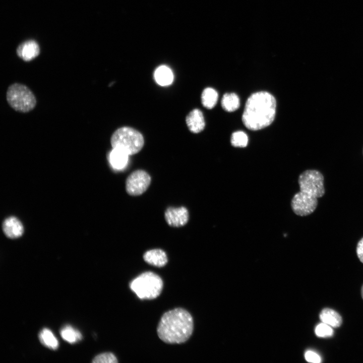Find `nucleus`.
I'll return each instance as SVG.
<instances>
[{"instance_id":"obj_14","label":"nucleus","mask_w":363,"mask_h":363,"mask_svg":"<svg viewBox=\"0 0 363 363\" xmlns=\"http://www.w3.org/2000/svg\"><path fill=\"white\" fill-rule=\"evenodd\" d=\"M129 155L119 148H112L109 153V161L112 167L116 169H122L127 165Z\"/></svg>"},{"instance_id":"obj_21","label":"nucleus","mask_w":363,"mask_h":363,"mask_svg":"<svg viewBox=\"0 0 363 363\" xmlns=\"http://www.w3.org/2000/svg\"><path fill=\"white\" fill-rule=\"evenodd\" d=\"M230 142L231 145L235 147H245L248 143V137L243 131H236L232 134Z\"/></svg>"},{"instance_id":"obj_20","label":"nucleus","mask_w":363,"mask_h":363,"mask_svg":"<svg viewBox=\"0 0 363 363\" xmlns=\"http://www.w3.org/2000/svg\"><path fill=\"white\" fill-rule=\"evenodd\" d=\"M60 335L65 340L70 343H75L82 338L81 333L70 325H67L62 329Z\"/></svg>"},{"instance_id":"obj_1","label":"nucleus","mask_w":363,"mask_h":363,"mask_svg":"<svg viewBox=\"0 0 363 363\" xmlns=\"http://www.w3.org/2000/svg\"><path fill=\"white\" fill-rule=\"evenodd\" d=\"M276 108L275 97L266 91L253 93L248 98L242 121L245 126L252 131H257L270 125L273 122Z\"/></svg>"},{"instance_id":"obj_7","label":"nucleus","mask_w":363,"mask_h":363,"mask_svg":"<svg viewBox=\"0 0 363 363\" xmlns=\"http://www.w3.org/2000/svg\"><path fill=\"white\" fill-rule=\"evenodd\" d=\"M318 205L317 198L301 191L296 193L291 201V207L297 215L305 216L312 214Z\"/></svg>"},{"instance_id":"obj_4","label":"nucleus","mask_w":363,"mask_h":363,"mask_svg":"<svg viewBox=\"0 0 363 363\" xmlns=\"http://www.w3.org/2000/svg\"><path fill=\"white\" fill-rule=\"evenodd\" d=\"M110 142L112 148H119L130 155L141 150L144 145V139L137 130L130 127H123L113 133Z\"/></svg>"},{"instance_id":"obj_10","label":"nucleus","mask_w":363,"mask_h":363,"mask_svg":"<svg viewBox=\"0 0 363 363\" xmlns=\"http://www.w3.org/2000/svg\"><path fill=\"white\" fill-rule=\"evenodd\" d=\"M40 49L34 40L27 41L19 46L17 50L18 55L25 61H30L38 55Z\"/></svg>"},{"instance_id":"obj_8","label":"nucleus","mask_w":363,"mask_h":363,"mask_svg":"<svg viewBox=\"0 0 363 363\" xmlns=\"http://www.w3.org/2000/svg\"><path fill=\"white\" fill-rule=\"evenodd\" d=\"M150 182L151 177L147 172L143 170H136L126 180L127 192L132 196L141 195L146 191Z\"/></svg>"},{"instance_id":"obj_6","label":"nucleus","mask_w":363,"mask_h":363,"mask_svg":"<svg viewBox=\"0 0 363 363\" xmlns=\"http://www.w3.org/2000/svg\"><path fill=\"white\" fill-rule=\"evenodd\" d=\"M299 191L302 193L321 198L325 194L324 177L318 170L308 169L302 172L298 176Z\"/></svg>"},{"instance_id":"obj_16","label":"nucleus","mask_w":363,"mask_h":363,"mask_svg":"<svg viewBox=\"0 0 363 363\" xmlns=\"http://www.w3.org/2000/svg\"><path fill=\"white\" fill-rule=\"evenodd\" d=\"M154 77L156 82L161 86L170 84L173 79L172 71L165 66H160L156 70Z\"/></svg>"},{"instance_id":"obj_15","label":"nucleus","mask_w":363,"mask_h":363,"mask_svg":"<svg viewBox=\"0 0 363 363\" xmlns=\"http://www.w3.org/2000/svg\"><path fill=\"white\" fill-rule=\"evenodd\" d=\"M319 317L322 322L334 328L340 327L342 323L340 314L330 308L323 309L320 313Z\"/></svg>"},{"instance_id":"obj_5","label":"nucleus","mask_w":363,"mask_h":363,"mask_svg":"<svg viewBox=\"0 0 363 363\" xmlns=\"http://www.w3.org/2000/svg\"><path fill=\"white\" fill-rule=\"evenodd\" d=\"M7 100L15 110L27 112L32 110L36 104L34 94L26 86L19 83L10 85L7 91Z\"/></svg>"},{"instance_id":"obj_24","label":"nucleus","mask_w":363,"mask_h":363,"mask_svg":"<svg viewBox=\"0 0 363 363\" xmlns=\"http://www.w3.org/2000/svg\"><path fill=\"white\" fill-rule=\"evenodd\" d=\"M306 360L310 362L320 363L321 361V358L319 354L314 351L308 350L305 354Z\"/></svg>"},{"instance_id":"obj_22","label":"nucleus","mask_w":363,"mask_h":363,"mask_svg":"<svg viewBox=\"0 0 363 363\" xmlns=\"http://www.w3.org/2000/svg\"><path fill=\"white\" fill-rule=\"evenodd\" d=\"M315 332L316 335L319 337H331L333 334V330L331 326L323 322L316 327Z\"/></svg>"},{"instance_id":"obj_17","label":"nucleus","mask_w":363,"mask_h":363,"mask_svg":"<svg viewBox=\"0 0 363 363\" xmlns=\"http://www.w3.org/2000/svg\"><path fill=\"white\" fill-rule=\"evenodd\" d=\"M221 104L224 110L233 112L239 107L240 100L238 96L234 93H225L222 97Z\"/></svg>"},{"instance_id":"obj_25","label":"nucleus","mask_w":363,"mask_h":363,"mask_svg":"<svg viewBox=\"0 0 363 363\" xmlns=\"http://www.w3.org/2000/svg\"><path fill=\"white\" fill-rule=\"evenodd\" d=\"M356 252L359 260L363 263V237L358 242Z\"/></svg>"},{"instance_id":"obj_2","label":"nucleus","mask_w":363,"mask_h":363,"mask_svg":"<svg viewBox=\"0 0 363 363\" xmlns=\"http://www.w3.org/2000/svg\"><path fill=\"white\" fill-rule=\"evenodd\" d=\"M194 328L192 316L181 308L165 312L158 323L157 332L163 342L179 344L186 342L191 336Z\"/></svg>"},{"instance_id":"obj_13","label":"nucleus","mask_w":363,"mask_h":363,"mask_svg":"<svg viewBox=\"0 0 363 363\" xmlns=\"http://www.w3.org/2000/svg\"><path fill=\"white\" fill-rule=\"evenodd\" d=\"M143 259L147 263L157 267H163L167 263L166 254L161 249L147 251L143 255Z\"/></svg>"},{"instance_id":"obj_23","label":"nucleus","mask_w":363,"mask_h":363,"mask_svg":"<svg viewBox=\"0 0 363 363\" xmlns=\"http://www.w3.org/2000/svg\"><path fill=\"white\" fill-rule=\"evenodd\" d=\"M94 363H116V356L111 352H105L96 356L93 361Z\"/></svg>"},{"instance_id":"obj_18","label":"nucleus","mask_w":363,"mask_h":363,"mask_svg":"<svg viewBox=\"0 0 363 363\" xmlns=\"http://www.w3.org/2000/svg\"><path fill=\"white\" fill-rule=\"evenodd\" d=\"M218 98L217 92L213 88H205L201 95L202 103L204 107L212 109L217 103Z\"/></svg>"},{"instance_id":"obj_11","label":"nucleus","mask_w":363,"mask_h":363,"mask_svg":"<svg viewBox=\"0 0 363 363\" xmlns=\"http://www.w3.org/2000/svg\"><path fill=\"white\" fill-rule=\"evenodd\" d=\"M186 123L192 132L198 133L201 132L205 126L202 112L199 109H193L187 116Z\"/></svg>"},{"instance_id":"obj_3","label":"nucleus","mask_w":363,"mask_h":363,"mask_svg":"<svg viewBox=\"0 0 363 363\" xmlns=\"http://www.w3.org/2000/svg\"><path fill=\"white\" fill-rule=\"evenodd\" d=\"M130 287L140 299H151L160 295L163 281L157 274L147 271L134 279L130 283Z\"/></svg>"},{"instance_id":"obj_9","label":"nucleus","mask_w":363,"mask_h":363,"mask_svg":"<svg viewBox=\"0 0 363 363\" xmlns=\"http://www.w3.org/2000/svg\"><path fill=\"white\" fill-rule=\"evenodd\" d=\"M189 215L188 210L184 207H169L165 212V219L168 224L173 227L185 225L188 221Z\"/></svg>"},{"instance_id":"obj_19","label":"nucleus","mask_w":363,"mask_h":363,"mask_svg":"<svg viewBox=\"0 0 363 363\" xmlns=\"http://www.w3.org/2000/svg\"><path fill=\"white\" fill-rule=\"evenodd\" d=\"M39 338L44 346L52 349H56L58 346V342L52 332L46 328L41 330L39 335Z\"/></svg>"},{"instance_id":"obj_12","label":"nucleus","mask_w":363,"mask_h":363,"mask_svg":"<svg viewBox=\"0 0 363 363\" xmlns=\"http://www.w3.org/2000/svg\"><path fill=\"white\" fill-rule=\"evenodd\" d=\"M3 228L5 234L10 238L20 237L24 230L21 222L14 217L8 218L4 221Z\"/></svg>"},{"instance_id":"obj_26","label":"nucleus","mask_w":363,"mask_h":363,"mask_svg":"<svg viewBox=\"0 0 363 363\" xmlns=\"http://www.w3.org/2000/svg\"><path fill=\"white\" fill-rule=\"evenodd\" d=\"M361 297L363 299V285H362V286L361 287Z\"/></svg>"}]
</instances>
